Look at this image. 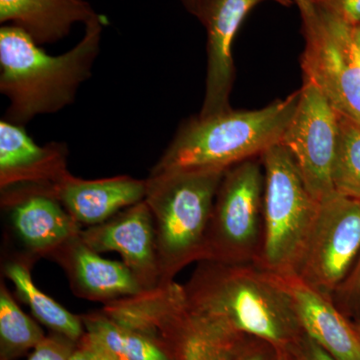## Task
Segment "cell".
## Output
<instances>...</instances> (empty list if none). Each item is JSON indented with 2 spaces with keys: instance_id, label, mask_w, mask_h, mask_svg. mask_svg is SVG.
Masks as SVG:
<instances>
[{
  "instance_id": "6da1fadb",
  "label": "cell",
  "mask_w": 360,
  "mask_h": 360,
  "mask_svg": "<svg viewBox=\"0 0 360 360\" xmlns=\"http://www.w3.org/2000/svg\"><path fill=\"white\" fill-rule=\"evenodd\" d=\"M184 290L188 314L224 330L278 350L297 347L304 335L283 277L259 265L202 260Z\"/></svg>"
},
{
  "instance_id": "7a4b0ae2",
  "label": "cell",
  "mask_w": 360,
  "mask_h": 360,
  "mask_svg": "<svg viewBox=\"0 0 360 360\" xmlns=\"http://www.w3.org/2000/svg\"><path fill=\"white\" fill-rule=\"evenodd\" d=\"M103 16L85 25L84 37L60 56H49L20 28H0V91L8 98L4 120L25 125L35 116L51 115L75 101L80 85L91 75L101 51Z\"/></svg>"
},
{
  "instance_id": "3957f363",
  "label": "cell",
  "mask_w": 360,
  "mask_h": 360,
  "mask_svg": "<svg viewBox=\"0 0 360 360\" xmlns=\"http://www.w3.org/2000/svg\"><path fill=\"white\" fill-rule=\"evenodd\" d=\"M300 99V90L255 110L195 116L177 130L151 174L187 169L227 170L259 158L281 142Z\"/></svg>"
},
{
  "instance_id": "277c9868",
  "label": "cell",
  "mask_w": 360,
  "mask_h": 360,
  "mask_svg": "<svg viewBox=\"0 0 360 360\" xmlns=\"http://www.w3.org/2000/svg\"><path fill=\"white\" fill-rule=\"evenodd\" d=\"M187 169L149 174L144 201L153 214L160 284L205 255L206 233L224 172Z\"/></svg>"
},
{
  "instance_id": "5b68a950",
  "label": "cell",
  "mask_w": 360,
  "mask_h": 360,
  "mask_svg": "<svg viewBox=\"0 0 360 360\" xmlns=\"http://www.w3.org/2000/svg\"><path fill=\"white\" fill-rule=\"evenodd\" d=\"M264 169V238L257 265L279 276H295L321 208L295 158L283 144L260 155Z\"/></svg>"
},
{
  "instance_id": "8992f818",
  "label": "cell",
  "mask_w": 360,
  "mask_h": 360,
  "mask_svg": "<svg viewBox=\"0 0 360 360\" xmlns=\"http://www.w3.org/2000/svg\"><path fill=\"white\" fill-rule=\"evenodd\" d=\"M264 194L260 156L224 172L208 224L203 260L257 264L264 238Z\"/></svg>"
},
{
  "instance_id": "52a82bcc",
  "label": "cell",
  "mask_w": 360,
  "mask_h": 360,
  "mask_svg": "<svg viewBox=\"0 0 360 360\" xmlns=\"http://www.w3.org/2000/svg\"><path fill=\"white\" fill-rule=\"evenodd\" d=\"M302 18L303 80L317 87L341 115L360 124V61L345 21L315 0H293Z\"/></svg>"
},
{
  "instance_id": "ba28073f",
  "label": "cell",
  "mask_w": 360,
  "mask_h": 360,
  "mask_svg": "<svg viewBox=\"0 0 360 360\" xmlns=\"http://www.w3.org/2000/svg\"><path fill=\"white\" fill-rule=\"evenodd\" d=\"M360 255V200L335 193L321 202L295 276L333 300Z\"/></svg>"
},
{
  "instance_id": "9c48e42d",
  "label": "cell",
  "mask_w": 360,
  "mask_h": 360,
  "mask_svg": "<svg viewBox=\"0 0 360 360\" xmlns=\"http://www.w3.org/2000/svg\"><path fill=\"white\" fill-rule=\"evenodd\" d=\"M338 115L321 90L303 80L297 106L281 142L295 158L310 193L321 202L335 193L333 167Z\"/></svg>"
},
{
  "instance_id": "30bf717a",
  "label": "cell",
  "mask_w": 360,
  "mask_h": 360,
  "mask_svg": "<svg viewBox=\"0 0 360 360\" xmlns=\"http://www.w3.org/2000/svg\"><path fill=\"white\" fill-rule=\"evenodd\" d=\"M68 155L66 144L51 142L39 146L26 134L22 125L2 120L0 122L1 206L28 194H44L53 198L56 187L70 174Z\"/></svg>"
},
{
  "instance_id": "8fae6325",
  "label": "cell",
  "mask_w": 360,
  "mask_h": 360,
  "mask_svg": "<svg viewBox=\"0 0 360 360\" xmlns=\"http://www.w3.org/2000/svg\"><path fill=\"white\" fill-rule=\"evenodd\" d=\"M276 2L290 7L293 0H200L194 16L206 30L205 92L200 116L219 115L231 110L229 104L236 68L232 44L241 23L259 4Z\"/></svg>"
},
{
  "instance_id": "7c38bea8",
  "label": "cell",
  "mask_w": 360,
  "mask_h": 360,
  "mask_svg": "<svg viewBox=\"0 0 360 360\" xmlns=\"http://www.w3.org/2000/svg\"><path fill=\"white\" fill-rule=\"evenodd\" d=\"M80 238L96 252H117L143 290L160 285L155 225L144 200L108 221L82 229Z\"/></svg>"
},
{
  "instance_id": "4fadbf2b",
  "label": "cell",
  "mask_w": 360,
  "mask_h": 360,
  "mask_svg": "<svg viewBox=\"0 0 360 360\" xmlns=\"http://www.w3.org/2000/svg\"><path fill=\"white\" fill-rule=\"evenodd\" d=\"M77 297L104 305L142 292L137 279L123 262L106 259L85 245L79 236L52 253Z\"/></svg>"
},
{
  "instance_id": "5bb4252c",
  "label": "cell",
  "mask_w": 360,
  "mask_h": 360,
  "mask_svg": "<svg viewBox=\"0 0 360 360\" xmlns=\"http://www.w3.org/2000/svg\"><path fill=\"white\" fill-rule=\"evenodd\" d=\"M146 193V180L129 175L87 180L70 172L54 189L53 198L78 224L90 227L141 202Z\"/></svg>"
},
{
  "instance_id": "9a60e30c",
  "label": "cell",
  "mask_w": 360,
  "mask_h": 360,
  "mask_svg": "<svg viewBox=\"0 0 360 360\" xmlns=\"http://www.w3.org/2000/svg\"><path fill=\"white\" fill-rule=\"evenodd\" d=\"M303 333L336 360H360V338L333 300L296 276H283Z\"/></svg>"
},
{
  "instance_id": "2e32d148",
  "label": "cell",
  "mask_w": 360,
  "mask_h": 360,
  "mask_svg": "<svg viewBox=\"0 0 360 360\" xmlns=\"http://www.w3.org/2000/svg\"><path fill=\"white\" fill-rule=\"evenodd\" d=\"M4 207L11 212L14 231L35 259L51 257L82 231L58 200L44 194H28Z\"/></svg>"
},
{
  "instance_id": "e0dca14e",
  "label": "cell",
  "mask_w": 360,
  "mask_h": 360,
  "mask_svg": "<svg viewBox=\"0 0 360 360\" xmlns=\"http://www.w3.org/2000/svg\"><path fill=\"white\" fill-rule=\"evenodd\" d=\"M98 14L85 0H0V22H11L37 44H53Z\"/></svg>"
},
{
  "instance_id": "ac0fdd59",
  "label": "cell",
  "mask_w": 360,
  "mask_h": 360,
  "mask_svg": "<svg viewBox=\"0 0 360 360\" xmlns=\"http://www.w3.org/2000/svg\"><path fill=\"white\" fill-rule=\"evenodd\" d=\"M35 258L30 255L4 264V276L15 286L16 293L30 307L33 316L52 333L77 342L85 333L80 315L71 314L53 298L37 288L32 276Z\"/></svg>"
},
{
  "instance_id": "d6986e66",
  "label": "cell",
  "mask_w": 360,
  "mask_h": 360,
  "mask_svg": "<svg viewBox=\"0 0 360 360\" xmlns=\"http://www.w3.org/2000/svg\"><path fill=\"white\" fill-rule=\"evenodd\" d=\"M80 316L85 331L101 341L120 360H174L153 338L117 323L101 310Z\"/></svg>"
},
{
  "instance_id": "ffe728a7",
  "label": "cell",
  "mask_w": 360,
  "mask_h": 360,
  "mask_svg": "<svg viewBox=\"0 0 360 360\" xmlns=\"http://www.w3.org/2000/svg\"><path fill=\"white\" fill-rule=\"evenodd\" d=\"M45 336L39 324L25 314L6 284H0V359L14 360L32 352Z\"/></svg>"
},
{
  "instance_id": "44dd1931",
  "label": "cell",
  "mask_w": 360,
  "mask_h": 360,
  "mask_svg": "<svg viewBox=\"0 0 360 360\" xmlns=\"http://www.w3.org/2000/svg\"><path fill=\"white\" fill-rule=\"evenodd\" d=\"M338 115L333 186L336 193L360 200V124Z\"/></svg>"
},
{
  "instance_id": "7402d4cb",
  "label": "cell",
  "mask_w": 360,
  "mask_h": 360,
  "mask_svg": "<svg viewBox=\"0 0 360 360\" xmlns=\"http://www.w3.org/2000/svg\"><path fill=\"white\" fill-rule=\"evenodd\" d=\"M77 342L52 333L30 352L27 360H68Z\"/></svg>"
},
{
  "instance_id": "603a6c76",
  "label": "cell",
  "mask_w": 360,
  "mask_h": 360,
  "mask_svg": "<svg viewBox=\"0 0 360 360\" xmlns=\"http://www.w3.org/2000/svg\"><path fill=\"white\" fill-rule=\"evenodd\" d=\"M68 360H120L101 341L85 331L82 338L77 341L75 349Z\"/></svg>"
},
{
  "instance_id": "cb8c5ba5",
  "label": "cell",
  "mask_w": 360,
  "mask_h": 360,
  "mask_svg": "<svg viewBox=\"0 0 360 360\" xmlns=\"http://www.w3.org/2000/svg\"><path fill=\"white\" fill-rule=\"evenodd\" d=\"M278 349L260 338L246 336L231 360H276Z\"/></svg>"
},
{
  "instance_id": "d4e9b609",
  "label": "cell",
  "mask_w": 360,
  "mask_h": 360,
  "mask_svg": "<svg viewBox=\"0 0 360 360\" xmlns=\"http://www.w3.org/2000/svg\"><path fill=\"white\" fill-rule=\"evenodd\" d=\"M345 21L347 25H360V0H315Z\"/></svg>"
},
{
  "instance_id": "484cf974",
  "label": "cell",
  "mask_w": 360,
  "mask_h": 360,
  "mask_svg": "<svg viewBox=\"0 0 360 360\" xmlns=\"http://www.w3.org/2000/svg\"><path fill=\"white\" fill-rule=\"evenodd\" d=\"M336 295L345 300H352L360 295V255L345 281L336 291Z\"/></svg>"
},
{
  "instance_id": "4316f807",
  "label": "cell",
  "mask_w": 360,
  "mask_h": 360,
  "mask_svg": "<svg viewBox=\"0 0 360 360\" xmlns=\"http://www.w3.org/2000/svg\"><path fill=\"white\" fill-rule=\"evenodd\" d=\"M298 347L307 360H336L307 335H303Z\"/></svg>"
},
{
  "instance_id": "83f0119b",
  "label": "cell",
  "mask_w": 360,
  "mask_h": 360,
  "mask_svg": "<svg viewBox=\"0 0 360 360\" xmlns=\"http://www.w3.org/2000/svg\"><path fill=\"white\" fill-rule=\"evenodd\" d=\"M276 360H307L300 352V347L279 349Z\"/></svg>"
},
{
  "instance_id": "f1b7e54d",
  "label": "cell",
  "mask_w": 360,
  "mask_h": 360,
  "mask_svg": "<svg viewBox=\"0 0 360 360\" xmlns=\"http://www.w3.org/2000/svg\"><path fill=\"white\" fill-rule=\"evenodd\" d=\"M349 35L355 54L360 61V25L350 26Z\"/></svg>"
},
{
  "instance_id": "f546056e",
  "label": "cell",
  "mask_w": 360,
  "mask_h": 360,
  "mask_svg": "<svg viewBox=\"0 0 360 360\" xmlns=\"http://www.w3.org/2000/svg\"><path fill=\"white\" fill-rule=\"evenodd\" d=\"M180 1H181V4L186 7L187 11H189V13L194 15L200 0H180Z\"/></svg>"
},
{
  "instance_id": "4dcf8cb0",
  "label": "cell",
  "mask_w": 360,
  "mask_h": 360,
  "mask_svg": "<svg viewBox=\"0 0 360 360\" xmlns=\"http://www.w3.org/2000/svg\"><path fill=\"white\" fill-rule=\"evenodd\" d=\"M352 326H354L355 331H356L357 335H359V338H360V321L355 322V323H352Z\"/></svg>"
},
{
  "instance_id": "1f68e13d",
  "label": "cell",
  "mask_w": 360,
  "mask_h": 360,
  "mask_svg": "<svg viewBox=\"0 0 360 360\" xmlns=\"http://www.w3.org/2000/svg\"><path fill=\"white\" fill-rule=\"evenodd\" d=\"M356 300H359L360 302V295H359V297L356 298Z\"/></svg>"
}]
</instances>
